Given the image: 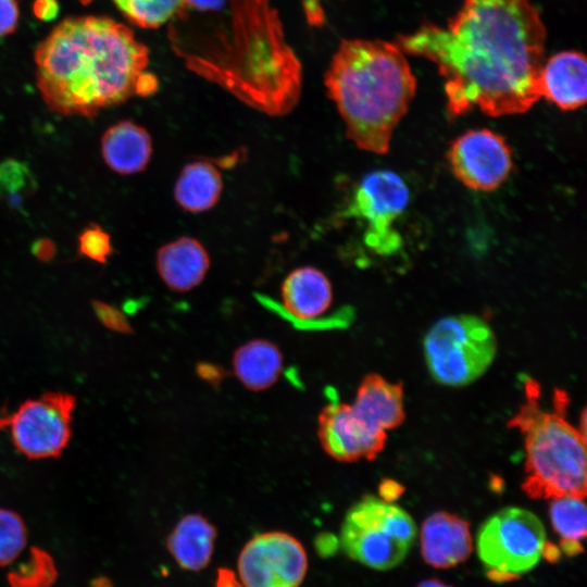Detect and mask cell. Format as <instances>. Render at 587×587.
Segmentation results:
<instances>
[{
    "label": "cell",
    "instance_id": "cell-1",
    "mask_svg": "<svg viewBox=\"0 0 587 587\" xmlns=\"http://www.w3.org/2000/svg\"><path fill=\"white\" fill-rule=\"evenodd\" d=\"M547 32L530 0H463L446 26L423 23L396 45L436 64L448 113H524L540 98Z\"/></svg>",
    "mask_w": 587,
    "mask_h": 587
},
{
    "label": "cell",
    "instance_id": "cell-2",
    "mask_svg": "<svg viewBox=\"0 0 587 587\" xmlns=\"http://www.w3.org/2000/svg\"><path fill=\"white\" fill-rule=\"evenodd\" d=\"M34 61L42 100L62 115L93 117L159 87L148 71V48L132 28L103 15L63 20L38 43Z\"/></svg>",
    "mask_w": 587,
    "mask_h": 587
},
{
    "label": "cell",
    "instance_id": "cell-3",
    "mask_svg": "<svg viewBox=\"0 0 587 587\" xmlns=\"http://www.w3.org/2000/svg\"><path fill=\"white\" fill-rule=\"evenodd\" d=\"M324 82L345 122L347 137L362 150L386 153L416 90L403 51L379 39L344 40Z\"/></svg>",
    "mask_w": 587,
    "mask_h": 587
},
{
    "label": "cell",
    "instance_id": "cell-4",
    "mask_svg": "<svg viewBox=\"0 0 587 587\" xmlns=\"http://www.w3.org/2000/svg\"><path fill=\"white\" fill-rule=\"evenodd\" d=\"M525 402L510 420L524 437L525 478L522 488L535 499L586 496V437L565 419L567 397L557 390L553 412L539 405V386L525 382Z\"/></svg>",
    "mask_w": 587,
    "mask_h": 587
},
{
    "label": "cell",
    "instance_id": "cell-5",
    "mask_svg": "<svg viewBox=\"0 0 587 587\" xmlns=\"http://www.w3.org/2000/svg\"><path fill=\"white\" fill-rule=\"evenodd\" d=\"M426 366L434 380L450 387L466 386L491 365L497 352L494 330L472 314L441 317L423 340Z\"/></svg>",
    "mask_w": 587,
    "mask_h": 587
},
{
    "label": "cell",
    "instance_id": "cell-6",
    "mask_svg": "<svg viewBox=\"0 0 587 587\" xmlns=\"http://www.w3.org/2000/svg\"><path fill=\"white\" fill-rule=\"evenodd\" d=\"M416 537L413 519L402 508L366 496L348 511L340 546L352 560L378 571L399 565Z\"/></svg>",
    "mask_w": 587,
    "mask_h": 587
},
{
    "label": "cell",
    "instance_id": "cell-7",
    "mask_svg": "<svg viewBox=\"0 0 587 587\" xmlns=\"http://www.w3.org/2000/svg\"><path fill=\"white\" fill-rule=\"evenodd\" d=\"M541 521L522 508H504L490 516L477 534V553L495 582H510L530 571L546 544Z\"/></svg>",
    "mask_w": 587,
    "mask_h": 587
},
{
    "label": "cell",
    "instance_id": "cell-8",
    "mask_svg": "<svg viewBox=\"0 0 587 587\" xmlns=\"http://www.w3.org/2000/svg\"><path fill=\"white\" fill-rule=\"evenodd\" d=\"M75 398L52 391L26 400L12 413L0 412V429L9 428L15 449L28 459L58 457L71 438Z\"/></svg>",
    "mask_w": 587,
    "mask_h": 587
},
{
    "label": "cell",
    "instance_id": "cell-9",
    "mask_svg": "<svg viewBox=\"0 0 587 587\" xmlns=\"http://www.w3.org/2000/svg\"><path fill=\"white\" fill-rule=\"evenodd\" d=\"M410 192L404 180L388 170L366 174L347 207V215L365 224L364 241L378 254H390L401 245L395 223L404 212Z\"/></svg>",
    "mask_w": 587,
    "mask_h": 587
},
{
    "label": "cell",
    "instance_id": "cell-10",
    "mask_svg": "<svg viewBox=\"0 0 587 587\" xmlns=\"http://www.w3.org/2000/svg\"><path fill=\"white\" fill-rule=\"evenodd\" d=\"M308 571L304 547L283 532L252 537L240 551L237 572L242 587H299Z\"/></svg>",
    "mask_w": 587,
    "mask_h": 587
},
{
    "label": "cell",
    "instance_id": "cell-11",
    "mask_svg": "<svg viewBox=\"0 0 587 587\" xmlns=\"http://www.w3.org/2000/svg\"><path fill=\"white\" fill-rule=\"evenodd\" d=\"M448 161L461 183L479 191L497 189L513 166L510 146L488 128L471 129L457 137L449 147Z\"/></svg>",
    "mask_w": 587,
    "mask_h": 587
},
{
    "label": "cell",
    "instance_id": "cell-12",
    "mask_svg": "<svg viewBox=\"0 0 587 587\" xmlns=\"http://www.w3.org/2000/svg\"><path fill=\"white\" fill-rule=\"evenodd\" d=\"M319 440L327 454L340 462L373 460L384 449L387 434L367 426L351 404L334 401L319 415Z\"/></svg>",
    "mask_w": 587,
    "mask_h": 587
},
{
    "label": "cell",
    "instance_id": "cell-13",
    "mask_svg": "<svg viewBox=\"0 0 587 587\" xmlns=\"http://www.w3.org/2000/svg\"><path fill=\"white\" fill-rule=\"evenodd\" d=\"M473 549L469 523L449 512L427 516L421 529L424 561L437 569H449L464 562Z\"/></svg>",
    "mask_w": 587,
    "mask_h": 587
},
{
    "label": "cell",
    "instance_id": "cell-14",
    "mask_svg": "<svg viewBox=\"0 0 587 587\" xmlns=\"http://www.w3.org/2000/svg\"><path fill=\"white\" fill-rule=\"evenodd\" d=\"M540 95L564 111L583 107L587 99L585 55L578 51H562L545 61Z\"/></svg>",
    "mask_w": 587,
    "mask_h": 587
},
{
    "label": "cell",
    "instance_id": "cell-15",
    "mask_svg": "<svg viewBox=\"0 0 587 587\" xmlns=\"http://www.w3.org/2000/svg\"><path fill=\"white\" fill-rule=\"evenodd\" d=\"M155 266L170 289L185 292L204 279L210 267V257L198 239L183 236L158 250Z\"/></svg>",
    "mask_w": 587,
    "mask_h": 587
},
{
    "label": "cell",
    "instance_id": "cell-16",
    "mask_svg": "<svg viewBox=\"0 0 587 587\" xmlns=\"http://www.w3.org/2000/svg\"><path fill=\"white\" fill-rule=\"evenodd\" d=\"M284 311L291 320L315 322L333 302V289L328 277L313 266L291 271L282 285Z\"/></svg>",
    "mask_w": 587,
    "mask_h": 587
},
{
    "label": "cell",
    "instance_id": "cell-17",
    "mask_svg": "<svg viewBox=\"0 0 587 587\" xmlns=\"http://www.w3.org/2000/svg\"><path fill=\"white\" fill-rule=\"evenodd\" d=\"M354 413L372 429L385 433L404 420L403 387L378 374L366 375L358 387Z\"/></svg>",
    "mask_w": 587,
    "mask_h": 587
},
{
    "label": "cell",
    "instance_id": "cell-18",
    "mask_svg": "<svg viewBox=\"0 0 587 587\" xmlns=\"http://www.w3.org/2000/svg\"><path fill=\"white\" fill-rule=\"evenodd\" d=\"M101 154L105 164L121 175L146 170L152 155L148 130L129 120L111 125L101 137Z\"/></svg>",
    "mask_w": 587,
    "mask_h": 587
},
{
    "label": "cell",
    "instance_id": "cell-19",
    "mask_svg": "<svg viewBox=\"0 0 587 587\" xmlns=\"http://www.w3.org/2000/svg\"><path fill=\"white\" fill-rule=\"evenodd\" d=\"M215 527L200 514H187L167 538V549L176 563L187 571H200L212 557Z\"/></svg>",
    "mask_w": 587,
    "mask_h": 587
},
{
    "label": "cell",
    "instance_id": "cell-20",
    "mask_svg": "<svg viewBox=\"0 0 587 587\" xmlns=\"http://www.w3.org/2000/svg\"><path fill=\"white\" fill-rule=\"evenodd\" d=\"M233 369L238 380L251 391L273 386L283 370L279 348L266 339H252L238 347L233 357Z\"/></svg>",
    "mask_w": 587,
    "mask_h": 587
},
{
    "label": "cell",
    "instance_id": "cell-21",
    "mask_svg": "<svg viewBox=\"0 0 587 587\" xmlns=\"http://www.w3.org/2000/svg\"><path fill=\"white\" fill-rule=\"evenodd\" d=\"M223 179L216 164L196 160L180 171L174 186V198L185 211L200 213L212 209L220 200Z\"/></svg>",
    "mask_w": 587,
    "mask_h": 587
},
{
    "label": "cell",
    "instance_id": "cell-22",
    "mask_svg": "<svg viewBox=\"0 0 587 587\" xmlns=\"http://www.w3.org/2000/svg\"><path fill=\"white\" fill-rule=\"evenodd\" d=\"M549 515L554 532L560 536V550L569 557L583 552L586 537V505L584 499L560 497L551 499Z\"/></svg>",
    "mask_w": 587,
    "mask_h": 587
},
{
    "label": "cell",
    "instance_id": "cell-23",
    "mask_svg": "<svg viewBox=\"0 0 587 587\" xmlns=\"http://www.w3.org/2000/svg\"><path fill=\"white\" fill-rule=\"evenodd\" d=\"M118 11L141 28H158L188 10L185 0H112Z\"/></svg>",
    "mask_w": 587,
    "mask_h": 587
},
{
    "label": "cell",
    "instance_id": "cell-24",
    "mask_svg": "<svg viewBox=\"0 0 587 587\" xmlns=\"http://www.w3.org/2000/svg\"><path fill=\"white\" fill-rule=\"evenodd\" d=\"M37 190V180L30 167L17 159L0 162V200L18 209Z\"/></svg>",
    "mask_w": 587,
    "mask_h": 587
},
{
    "label": "cell",
    "instance_id": "cell-25",
    "mask_svg": "<svg viewBox=\"0 0 587 587\" xmlns=\"http://www.w3.org/2000/svg\"><path fill=\"white\" fill-rule=\"evenodd\" d=\"M58 577L52 557L39 547L30 549L28 560L8 575L11 587H51Z\"/></svg>",
    "mask_w": 587,
    "mask_h": 587
},
{
    "label": "cell",
    "instance_id": "cell-26",
    "mask_svg": "<svg viewBox=\"0 0 587 587\" xmlns=\"http://www.w3.org/2000/svg\"><path fill=\"white\" fill-rule=\"evenodd\" d=\"M27 528L14 511L0 508V566L12 563L26 547Z\"/></svg>",
    "mask_w": 587,
    "mask_h": 587
},
{
    "label": "cell",
    "instance_id": "cell-27",
    "mask_svg": "<svg viewBox=\"0 0 587 587\" xmlns=\"http://www.w3.org/2000/svg\"><path fill=\"white\" fill-rule=\"evenodd\" d=\"M78 252L101 264L113 253L111 236L100 225L90 223L79 233Z\"/></svg>",
    "mask_w": 587,
    "mask_h": 587
},
{
    "label": "cell",
    "instance_id": "cell-28",
    "mask_svg": "<svg viewBox=\"0 0 587 587\" xmlns=\"http://www.w3.org/2000/svg\"><path fill=\"white\" fill-rule=\"evenodd\" d=\"M91 307L99 322L108 329L121 334L133 333V327L124 313L114 305L102 300H92Z\"/></svg>",
    "mask_w": 587,
    "mask_h": 587
},
{
    "label": "cell",
    "instance_id": "cell-29",
    "mask_svg": "<svg viewBox=\"0 0 587 587\" xmlns=\"http://www.w3.org/2000/svg\"><path fill=\"white\" fill-rule=\"evenodd\" d=\"M20 17L16 0H0V37L12 34Z\"/></svg>",
    "mask_w": 587,
    "mask_h": 587
},
{
    "label": "cell",
    "instance_id": "cell-30",
    "mask_svg": "<svg viewBox=\"0 0 587 587\" xmlns=\"http://www.w3.org/2000/svg\"><path fill=\"white\" fill-rule=\"evenodd\" d=\"M32 254L41 262L51 261L57 254V245L53 240L41 237L30 246Z\"/></svg>",
    "mask_w": 587,
    "mask_h": 587
},
{
    "label": "cell",
    "instance_id": "cell-31",
    "mask_svg": "<svg viewBox=\"0 0 587 587\" xmlns=\"http://www.w3.org/2000/svg\"><path fill=\"white\" fill-rule=\"evenodd\" d=\"M196 371L202 380L213 386L220 384L226 375L221 366L208 362L198 364Z\"/></svg>",
    "mask_w": 587,
    "mask_h": 587
},
{
    "label": "cell",
    "instance_id": "cell-32",
    "mask_svg": "<svg viewBox=\"0 0 587 587\" xmlns=\"http://www.w3.org/2000/svg\"><path fill=\"white\" fill-rule=\"evenodd\" d=\"M304 11L312 24H321L323 21V11L320 0H303Z\"/></svg>",
    "mask_w": 587,
    "mask_h": 587
},
{
    "label": "cell",
    "instance_id": "cell-33",
    "mask_svg": "<svg viewBox=\"0 0 587 587\" xmlns=\"http://www.w3.org/2000/svg\"><path fill=\"white\" fill-rule=\"evenodd\" d=\"M215 587H242V585L233 571L218 569Z\"/></svg>",
    "mask_w": 587,
    "mask_h": 587
},
{
    "label": "cell",
    "instance_id": "cell-34",
    "mask_svg": "<svg viewBox=\"0 0 587 587\" xmlns=\"http://www.w3.org/2000/svg\"><path fill=\"white\" fill-rule=\"evenodd\" d=\"M402 491H403V488L392 480H385L382 483L379 487V492L383 500H386L389 502L396 499L397 497H399Z\"/></svg>",
    "mask_w": 587,
    "mask_h": 587
},
{
    "label": "cell",
    "instance_id": "cell-35",
    "mask_svg": "<svg viewBox=\"0 0 587 587\" xmlns=\"http://www.w3.org/2000/svg\"><path fill=\"white\" fill-rule=\"evenodd\" d=\"M187 10L192 9H199V10H207V9H213L218 8L223 0H185Z\"/></svg>",
    "mask_w": 587,
    "mask_h": 587
},
{
    "label": "cell",
    "instance_id": "cell-36",
    "mask_svg": "<svg viewBox=\"0 0 587 587\" xmlns=\"http://www.w3.org/2000/svg\"><path fill=\"white\" fill-rule=\"evenodd\" d=\"M416 587H452V586L439 579L430 578V579L421 582Z\"/></svg>",
    "mask_w": 587,
    "mask_h": 587
},
{
    "label": "cell",
    "instance_id": "cell-37",
    "mask_svg": "<svg viewBox=\"0 0 587 587\" xmlns=\"http://www.w3.org/2000/svg\"><path fill=\"white\" fill-rule=\"evenodd\" d=\"M90 587H113V584L108 577L99 576L90 582Z\"/></svg>",
    "mask_w": 587,
    "mask_h": 587
}]
</instances>
